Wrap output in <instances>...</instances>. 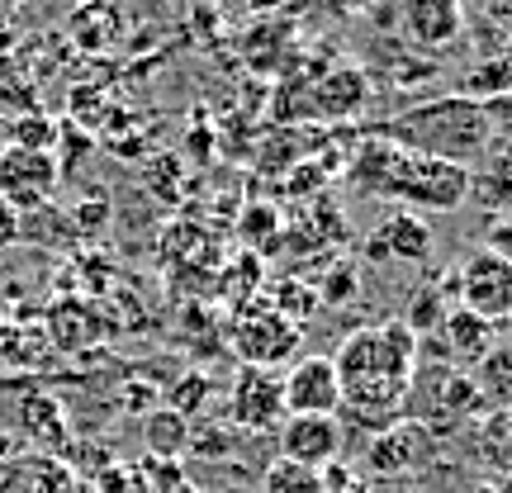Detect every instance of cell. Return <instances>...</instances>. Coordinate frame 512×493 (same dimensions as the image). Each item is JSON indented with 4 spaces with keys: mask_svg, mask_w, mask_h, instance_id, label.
I'll return each instance as SVG.
<instances>
[{
    "mask_svg": "<svg viewBox=\"0 0 512 493\" xmlns=\"http://www.w3.org/2000/svg\"><path fill=\"white\" fill-rule=\"evenodd\" d=\"M347 294H356V271L337 266V271L328 275V285H323V299H328V304H342Z\"/></svg>",
    "mask_w": 512,
    "mask_h": 493,
    "instance_id": "d4e9b609",
    "label": "cell"
},
{
    "mask_svg": "<svg viewBox=\"0 0 512 493\" xmlns=\"http://www.w3.org/2000/svg\"><path fill=\"white\" fill-rule=\"evenodd\" d=\"M280 399H285V418L299 413H323L337 418L342 413V384L332 370V356H304L280 375Z\"/></svg>",
    "mask_w": 512,
    "mask_h": 493,
    "instance_id": "8992f818",
    "label": "cell"
},
{
    "mask_svg": "<svg viewBox=\"0 0 512 493\" xmlns=\"http://www.w3.org/2000/svg\"><path fill=\"white\" fill-rule=\"evenodd\" d=\"M24 427H29V432H38V437H62V413H57V403L53 399H24Z\"/></svg>",
    "mask_w": 512,
    "mask_h": 493,
    "instance_id": "7402d4cb",
    "label": "cell"
},
{
    "mask_svg": "<svg viewBox=\"0 0 512 493\" xmlns=\"http://www.w3.org/2000/svg\"><path fill=\"white\" fill-rule=\"evenodd\" d=\"M266 493H323V475L294 465V460H275L266 470Z\"/></svg>",
    "mask_w": 512,
    "mask_h": 493,
    "instance_id": "ac0fdd59",
    "label": "cell"
},
{
    "mask_svg": "<svg viewBox=\"0 0 512 493\" xmlns=\"http://www.w3.org/2000/svg\"><path fill=\"white\" fill-rule=\"evenodd\" d=\"M441 342H446V356H456V361H465V366H475L484 351L498 342V328L489 323V318H479V313L470 309H446V318H441Z\"/></svg>",
    "mask_w": 512,
    "mask_h": 493,
    "instance_id": "4fadbf2b",
    "label": "cell"
},
{
    "mask_svg": "<svg viewBox=\"0 0 512 493\" xmlns=\"http://www.w3.org/2000/svg\"><path fill=\"white\" fill-rule=\"evenodd\" d=\"M5 143H10V138H5V119H0V152H5Z\"/></svg>",
    "mask_w": 512,
    "mask_h": 493,
    "instance_id": "4316f807",
    "label": "cell"
},
{
    "mask_svg": "<svg viewBox=\"0 0 512 493\" xmlns=\"http://www.w3.org/2000/svg\"><path fill=\"white\" fill-rule=\"evenodd\" d=\"M451 285H456L460 309L489 318L494 328L512 318V261L498 247H475L470 256H460Z\"/></svg>",
    "mask_w": 512,
    "mask_h": 493,
    "instance_id": "3957f363",
    "label": "cell"
},
{
    "mask_svg": "<svg viewBox=\"0 0 512 493\" xmlns=\"http://www.w3.org/2000/svg\"><path fill=\"white\" fill-rule=\"evenodd\" d=\"M275 313L290 318L294 328H299L309 313H318V290L304 285V280H280V285H275Z\"/></svg>",
    "mask_w": 512,
    "mask_h": 493,
    "instance_id": "d6986e66",
    "label": "cell"
},
{
    "mask_svg": "<svg viewBox=\"0 0 512 493\" xmlns=\"http://www.w3.org/2000/svg\"><path fill=\"white\" fill-rule=\"evenodd\" d=\"M57 190V157L53 152H34V147L5 143L0 152V200L15 214H34L53 200Z\"/></svg>",
    "mask_w": 512,
    "mask_h": 493,
    "instance_id": "5b68a950",
    "label": "cell"
},
{
    "mask_svg": "<svg viewBox=\"0 0 512 493\" xmlns=\"http://www.w3.org/2000/svg\"><path fill=\"white\" fill-rule=\"evenodd\" d=\"M441 408L446 413H475V408H484L479 403V389L470 375H460V370H451V375H441Z\"/></svg>",
    "mask_w": 512,
    "mask_h": 493,
    "instance_id": "44dd1931",
    "label": "cell"
},
{
    "mask_svg": "<svg viewBox=\"0 0 512 493\" xmlns=\"http://www.w3.org/2000/svg\"><path fill=\"white\" fill-rule=\"evenodd\" d=\"M394 195L422 209H460L470 195V171L456 162H441V157H422L403 147V166H399V185Z\"/></svg>",
    "mask_w": 512,
    "mask_h": 493,
    "instance_id": "277c9868",
    "label": "cell"
},
{
    "mask_svg": "<svg viewBox=\"0 0 512 493\" xmlns=\"http://www.w3.org/2000/svg\"><path fill=\"white\" fill-rule=\"evenodd\" d=\"M147 446H152V456H176L190 446V418H181L176 408H152L147 413Z\"/></svg>",
    "mask_w": 512,
    "mask_h": 493,
    "instance_id": "e0dca14e",
    "label": "cell"
},
{
    "mask_svg": "<svg viewBox=\"0 0 512 493\" xmlns=\"http://www.w3.org/2000/svg\"><path fill=\"white\" fill-rule=\"evenodd\" d=\"M399 166H403V147L399 143L370 138V143L356 152V162H351V181L361 185V190H370V195H394Z\"/></svg>",
    "mask_w": 512,
    "mask_h": 493,
    "instance_id": "5bb4252c",
    "label": "cell"
},
{
    "mask_svg": "<svg viewBox=\"0 0 512 493\" xmlns=\"http://www.w3.org/2000/svg\"><path fill=\"white\" fill-rule=\"evenodd\" d=\"M427 451H432L427 432H422L418 422H403L399 418L394 427H384L380 437L370 441L366 465L375 470V475H403V470L422 465V460H427Z\"/></svg>",
    "mask_w": 512,
    "mask_h": 493,
    "instance_id": "8fae6325",
    "label": "cell"
},
{
    "mask_svg": "<svg viewBox=\"0 0 512 493\" xmlns=\"http://www.w3.org/2000/svg\"><path fill=\"white\" fill-rule=\"evenodd\" d=\"M233 422L252 432H271L285 422V399H280V375L261 366H242L233 380Z\"/></svg>",
    "mask_w": 512,
    "mask_h": 493,
    "instance_id": "9c48e42d",
    "label": "cell"
},
{
    "mask_svg": "<svg viewBox=\"0 0 512 493\" xmlns=\"http://www.w3.org/2000/svg\"><path fill=\"white\" fill-rule=\"evenodd\" d=\"M342 456V422L323 413H299L280 422V460H294L304 470H328Z\"/></svg>",
    "mask_w": 512,
    "mask_h": 493,
    "instance_id": "ba28073f",
    "label": "cell"
},
{
    "mask_svg": "<svg viewBox=\"0 0 512 493\" xmlns=\"http://www.w3.org/2000/svg\"><path fill=\"white\" fill-rule=\"evenodd\" d=\"M375 261H408V266H418V261H427L432 256V228L418 219V214H389V219L380 223V233L370 238L366 247Z\"/></svg>",
    "mask_w": 512,
    "mask_h": 493,
    "instance_id": "7c38bea8",
    "label": "cell"
},
{
    "mask_svg": "<svg viewBox=\"0 0 512 493\" xmlns=\"http://www.w3.org/2000/svg\"><path fill=\"white\" fill-rule=\"evenodd\" d=\"M441 318H446L441 290H418L413 294V309H408V318H403V328L413 332V337H422V332H437Z\"/></svg>",
    "mask_w": 512,
    "mask_h": 493,
    "instance_id": "ffe728a7",
    "label": "cell"
},
{
    "mask_svg": "<svg viewBox=\"0 0 512 493\" xmlns=\"http://www.w3.org/2000/svg\"><path fill=\"white\" fill-rule=\"evenodd\" d=\"M15 238H19V214L5 200H0V247H10Z\"/></svg>",
    "mask_w": 512,
    "mask_h": 493,
    "instance_id": "484cf974",
    "label": "cell"
},
{
    "mask_svg": "<svg viewBox=\"0 0 512 493\" xmlns=\"http://www.w3.org/2000/svg\"><path fill=\"white\" fill-rule=\"evenodd\" d=\"M337 384H342V408L361 413L375 427H394L399 422V403L413 384L418 370V337L403 323H380V328L351 332L332 356Z\"/></svg>",
    "mask_w": 512,
    "mask_h": 493,
    "instance_id": "6da1fadb",
    "label": "cell"
},
{
    "mask_svg": "<svg viewBox=\"0 0 512 493\" xmlns=\"http://www.w3.org/2000/svg\"><path fill=\"white\" fill-rule=\"evenodd\" d=\"M366 72L361 67H342V72H332L318 81V91H313V105L328 114V119H347V114H361L366 105Z\"/></svg>",
    "mask_w": 512,
    "mask_h": 493,
    "instance_id": "2e32d148",
    "label": "cell"
},
{
    "mask_svg": "<svg viewBox=\"0 0 512 493\" xmlns=\"http://www.w3.org/2000/svg\"><path fill=\"white\" fill-rule=\"evenodd\" d=\"M403 34L418 48H451L465 34V10L460 0H403Z\"/></svg>",
    "mask_w": 512,
    "mask_h": 493,
    "instance_id": "30bf717a",
    "label": "cell"
},
{
    "mask_svg": "<svg viewBox=\"0 0 512 493\" xmlns=\"http://www.w3.org/2000/svg\"><path fill=\"white\" fill-rule=\"evenodd\" d=\"M479 389V403L494 413H512V342H494L470 370Z\"/></svg>",
    "mask_w": 512,
    "mask_h": 493,
    "instance_id": "9a60e30c",
    "label": "cell"
},
{
    "mask_svg": "<svg viewBox=\"0 0 512 493\" xmlns=\"http://www.w3.org/2000/svg\"><path fill=\"white\" fill-rule=\"evenodd\" d=\"M475 493H494V489H475Z\"/></svg>",
    "mask_w": 512,
    "mask_h": 493,
    "instance_id": "83f0119b",
    "label": "cell"
},
{
    "mask_svg": "<svg viewBox=\"0 0 512 493\" xmlns=\"http://www.w3.org/2000/svg\"><path fill=\"white\" fill-rule=\"evenodd\" d=\"M185 380L190 384H181V389H176V394H171V408H176V413H181V418H190V408H195V399H209V380H204V375H185Z\"/></svg>",
    "mask_w": 512,
    "mask_h": 493,
    "instance_id": "cb8c5ba5",
    "label": "cell"
},
{
    "mask_svg": "<svg viewBox=\"0 0 512 493\" xmlns=\"http://www.w3.org/2000/svg\"><path fill=\"white\" fill-rule=\"evenodd\" d=\"M508 86H512V67H503V62H489V67H479V72H475V81H470V95H465V100L508 91Z\"/></svg>",
    "mask_w": 512,
    "mask_h": 493,
    "instance_id": "603a6c76",
    "label": "cell"
},
{
    "mask_svg": "<svg viewBox=\"0 0 512 493\" xmlns=\"http://www.w3.org/2000/svg\"><path fill=\"white\" fill-rule=\"evenodd\" d=\"M233 351L242 356V366L275 370L280 361H290L299 351V328L290 318H280L275 309H256L252 318H242L233 328Z\"/></svg>",
    "mask_w": 512,
    "mask_h": 493,
    "instance_id": "52a82bcc",
    "label": "cell"
},
{
    "mask_svg": "<svg viewBox=\"0 0 512 493\" xmlns=\"http://www.w3.org/2000/svg\"><path fill=\"white\" fill-rule=\"evenodd\" d=\"M494 138V124L479 100H465V95H451V100H437V105H422V110L403 114L399 124L389 128V143L408 147V152H422V157H441V162L465 166L470 157H479Z\"/></svg>",
    "mask_w": 512,
    "mask_h": 493,
    "instance_id": "7a4b0ae2",
    "label": "cell"
}]
</instances>
